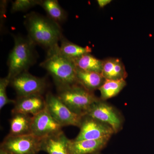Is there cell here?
Returning a JSON list of instances; mask_svg holds the SVG:
<instances>
[{
    "label": "cell",
    "mask_w": 154,
    "mask_h": 154,
    "mask_svg": "<svg viewBox=\"0 0 154 154\" xmlns=\"http://www.w3.org/2000/svg\"><path fill=\"white\" fill-rule=\"evenodd\" d=\"M25 24L30 40L48 49L58 44L63 36L59 24L34 12L27 15Z\"/></svg>",
    "instance_id": "1"
},
{
    "label": "cell",
    "mask_w": 154,
    "mask_h": 154,
    "mask_svg": "<svg viewBox=\"0 0 154 154\" xmlns=\"http://www.w3.org/2000/svg\"><path fill=\"white\" fill-rule=\"evenodd\" d=\"M40 66L52 76L57 88L78 84L76 67L72 60L62 54L58 44L48 49Z\"/></svg>",
    "instance_id": "2"
},
{
    "label": "cell",
    "mask_w": 154,
    "mask_h": 154,
    "mask_svg": "<svg viewBox=\"0 0 154 154\" xmlns=\"http://www.w3.org/2000/svg\"><path fill=\"white\" fill-rule=\"evenodd\" d=\"M35 44L29 37L14 36V45L9 54L8 60V73L7 76L10 80L28 71V69L36 60Z\"/></svg>",
    "instance_id": "3"
},
{
    "label": "cell",
    "mask_w": 154,
    "mask_h": 154,
    "mask_svg": "<svg viewBox=\"0 0 154 154\" xmlns=\"http://www.w3.org/2000/svg\"><path fill=\"white\" fill-rule=\"evenodd\" d=\"M58 98L74 113L86 115L90 107L99 99L93 92L79 84L57 88Z\"/></svg>",
    "instance_id": "4"
},
{
    "label": "cell",
    "mask_w": 154,
    "mask_h": 154,
    "mask_svg": "<svg viewBox=\"0 0 154 154\" xmlns=\"http://www.w3.org/2000/svg\"><path fill=\"white\" fill-rule=\"evenodd\" d=\"M45 100L48 111L62 126L72 125L79 127L83 116L73 112L57 95L52 93H48Z\"/></svg>",
    "instance_id": "5"
},
{
    "label": "cell",
    "mask_w": 154,
    "mask_h": 154,
    "mask_svg": "<svg viewBox=\"0 0 154 154\" xmlns=\"http://www.w3.org/2000/svg\"><path fill=\"white\" fill-rule=\"evenodd\" d=\"M42 140L32 134L8 135L1 145V149L12 154H37L41 151Z\"/></svg>",
    "instance_id": "6"
},
{
    "label": "cell",
    "mask_w": 154,
    "mask_h": 154,
    "mask_svg": "<svg viewBox=\"0 0 154 154\" xmlns=\"http://www.w3.org/2000/svg\"><path fill=\"white\" fill-rule=\"evenodd\" d=\"M11 86L19 97L34 95H42L46 88V80L23 72L11 80Z\"/></svg>",
    "instance_id": "7"
},
{
    "label": "cell",
    "mask_w": 154,
    "mask_h": 154,
    "mask_svg": "<svg viewBox=\"0 0 154 154\" xmlns=\"http://www.w3.org/2000/svg\"><path fill=\"white\" fill-rule=\"evenodd\" d=\"M86 115L108 125L115 133L122 128L123 122L119 112L112 105L100 99L92 105Z\"/></svg>",
    "instance_id": "8"
},
{
    "label": "cell",
    "mask_w": 154,
    "mask_h": 154,
    "mask_svg": "<svg viewBox=\"0 0 154 154\" xmlns=\"http://www.w3.org/2000/svg\"><path fill=\"white\" fill-rule=\"evenodd\" d=\"M79 128V133L74 139L75 140L110 138L115 133L112 128L108 125L87 115L83 116Z\"/></svg>",
    "instance_id": "9"
},
{
    "label": "cell",
    "mask_w": 154,
    "mask_h": 154,
    "mask_svg": "<svg viewBox=\"0 0 154 154\" xmlns=\"http://www.w3.org/2000/svg\"><path fill=\"white\" fill-rule=\"evenodd\" d=\"M62 127L53 118L46 108L33 116L32 134L41 139L61 132Z\"/></svg>",
    "instance_id": "10"
},
{
    "label": "cell",
    "mask_w": 154,
    "mask_h": 154,
    "mask_svg": "<svg viewBox=\"0 0 154 154\" xmlns=\"http://www.w3.org/2000/svg\"><path fill=\"white\" fill-rule=\"evenodd\" d=\"M14 105L12 113H22L33 116L46 108L45 99L42 95L18 97Z\"/></svg>",
    "instance_id": "11"
},
{
    "label": "cell",
    "mask_w": 154,
    "mask_h": 154,
    "mask_svg": "<svg viewBox=\"0 0 154 154\" xmlns=\"http://www.w3.org/2000/svg\"><path fill=\"white\" fill-rule=\"evenodd\" d=\"M110 139L79 141L69 139L68 149L70 154H97L105 148Z\"/></svg>",
    "instance_id": "12"
},
{
    "label": "cell",
    "mask_w": 154,
    "mask_h": 154,
    "mask_svg": "<svg viewBox=\"0 0 154 154\" xmlns=\"http://www.w3.org/2000/svg\"><path fill=\"white\" fill-rule=\"evenodd\" d=\"M69 139L63 131L42 140L41 151L48 154H70L68 149Z\"/></svg>",
    "instance_id": "13"
},
{
    "label": "cell",
    "mask_w": 154,
    "mask_h": 154,
    "mask_svg": "<svg viewBox=\"0 0 154 154\" xmlns=\"http://www.w3.org/2000/svg\"><path fill=\"white\" fill-rule=\"evenodd\" d=\"M101 74L106 80H125L128 75L124 64L117 58L103 60Z\"/></svg>",
    "instance_id": "14"
},
{
    "label": "cell",
    "mask_w": 154,
    "mask_h": 154,
    "mask_svg": "<svg viewBox=\"0 0 154 154\" xmlns=\"http://www.w3.org/2000/svg\"><path fill=\"white\" fill-rule=\"evenodd\" d=\"M33 116L22 113H12L10 120V132L8 135L19 136L32 134Z\"/></svg>",
    "instance_id": "15"
},
{
    "label": "cell",
    "mask_w": 154,
    "mask_h": 154,
    "mask_svg": "<svg viewBox=\"0 0 154 154\" xmlns=\"http://www.w3.org/2000/svg\"><path fill=\"white\" fill-rule=\"evenodd\" d=\"M77 82L88 91L93 92L105 82V78L101 73L85 71L76 68Z\"/></svg>",
    "instance_id": "16"
},
{
    "label": "cell",
    "mask_w": 154,
    "mask_h": 154,
    "mask_svg": "<svg viewBox=\"0 0 154 154\" xmlns=\"http://www.w3.org/2000/svg\"><path fill=\"white\" fill-rule=\"evenodd\" d=\"M60 50L62 54L73 61L85 54H91L92 49L88 46L82 47L69 41L63 35L61 37Z\"/></svg>",
    "instance_id": "17"
},
{
    "label": "cell",
    "mask_w": 154,
    "mask_h": 154,
    "mask_svg": "<svg viewBox=\"0 0 154 154\" xmlns=\"http://www.w3.org/2000/svg\"><path fill=\"white\" fill-rule=\"evenodd\" d=\"M39 5L44 9L48 18L57 24L63 22L66 20V12L60 5L56 0L41 1Z\"/></svg>",
    "instance_id": "18"
},
{
    "label": "cell",
    "mask_w": 154,
    "mask_h": 154,
    "mask_svg": "<svg viewBox=\"0 0 154 154\" xmlns=\"http://www.w3.org/2000/svg\"><path fill=\"white\" fill-rule=\"evenodd\" d=\"M77 68L85 71L102 72L103 60L88 54L73 61Z\"/></svg>",
    "instance_id": "19"
},
{
    "label": "cell",
    "mask_w": 154,
    "mask_h": 154,
    "mask_svg": "<svg viewBox=\"0 0 154 154\" xmlns=\"http://www.w3.org/2000/svg\"><path fill=\"white\" fill-rule=\"evenodd\" d=\"M126 85V81L125 79L105 80L99 89L101 94L100 99L105 101L115 97L121 92Z\"/></svg>",
    "instance_id": "20"
},
{
    "label": "cell",
    "mask_w": 154,
    "mask_h": 154,
    "mask_svg": "<svg viewBox=\"0 0 154 154\" xmlns=\"http://www.w3.org/2000/svg\"><path fill=\"white\" fill-rule=\"evenodd\" d=\"M11 83V80L6 76L0 79V109L5 105L10 104H15L16 101L9 99L7 94V88Z\"/></svg>",
    "instance_id": "21"
},
{
    "label": "cell",
    "mask_w": 154,
    "mask_h": 154,
    "mask_svg": "<svg viewBox=\"0 0 154 154\" xmlns=\"http://www.w3.org/2000/svg\"><path fill=\"white\" fill-rule=\"evenodd\" d=\"M41 1L37 0H16L12 2L11 12L24 11L34 6L40 5Z\"/></svg>",
    "instance_id": "22"
},
{
    "label": "cell",
    "mask_w": 154,
    "mask_h": 154,
    "mask_svg": "<svg viewBox=\"0 0 154 154\" xmlns=\"http://www.w3.org/2000/svg\"><path fill=\"white\" fill-rule=\"evenodd\" d=\"M97 2L99 7L101 8H103L110 4L111 2V0H98Z\"/></svg>",
    "instance_id": "23"
},
{
    "label": "cell",
    "mask_w": 154,
    "mask_h": 154,
    "mask_svg": "<svg viewBox=\"0 0 154 154\" xmlns=\"http://www.w3.org/2000/svg\"><path fill=\"white\" fill-rule=\"evenodd\" d=\"M0 154H12L2 149H0Z\"/></svg>",
    "instance_id": "24"
},
{
    "label": "cell",
    "mask_w": 154,
    "mask_h": 154,
    "mask_svg": "<svg viewBox=\"0 0 154 154\" xmlns=\"http://www.w3.org/2000/svg\"><path fill=\"white\" fill-rule=\"evenodd\" d=\"M101 154V153H98V154Z\"/></svg>",
    "instance_id": "25"
}]
</instances>
